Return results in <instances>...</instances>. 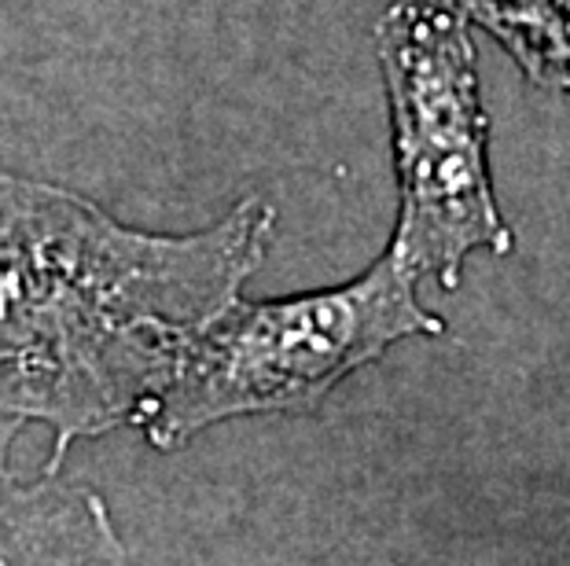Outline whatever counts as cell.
<instances>
[{
    "mask_svg": "<svg viewBox=\"0 0 570 566\" xmlns=\"http://www.w3.org/2000/svg\"><path fill=\"white\" fill-rule=\"evenodd\" d=\"M276 210L239 199L196 232H144L63 185L0 170V460L48 430L70 445L140 427L180 349L244 295Z\"/></svg>",
    "mask_w": 570,
    "mask_h": 566,
    "instance_id": "6da1fadb",
    "label": "cell"
},
{
    "mask_svg": "<svg viewBox=\"0 0 570 566\" xmlns=\"http://www.w3.org/2000/svg\"><path fill=\"white\" fill-rule=\"evenodd\" d=\"M375 52L397 173L386 250L416 280L456 291L475 250L515 247L493 191L475 41L453 0H394L375 22Z\"/></svg>",
    "mask_w": 570,
    "mask_h": 566,
    "instance_id": "3957f363",
    "label": "cell"
},
{
    "mask_svg": "<svg viewBox=\"0 0 570 566\" xmlns=\"http://www.w3.org/2000/svg\"><path fill=\"white\" fill-rule=\"evenodd\" d=\"M416 287V276L383 250L346 284L262 302L239 295L180 349L140 419L144 438L177 453L228 419L317 413L338 383L394 342L445 331Z\"/></svg>",
    "mask_w": 570,
    "mask_h": 566,
    "instance_id": "7a4b0ae2",
    "label": "cell"
},
{
    "mask_svg": "<svg viewBox=\"0 0 570 566\" xmlns=\"http://www.w3.org/2000/svg\"><path fill=\"white\" fill-rule=\"evenodd\" d=\"M0 566H137L107 500L63 475L0 460Z\"/></svg>",
    "mask_w": 570,
    "mask_h": 566,
    "instance_id": "277c9868",
    "label": "cell"
},
{
    "mask_svg": "<svg viewBox=\"0 0 570 566\" xmlns=\"http://www.w3.org/2000/svg\"><path fill=\"white\" fill-rule=\"evenodd\" d=\"M541 89L570 96V0H453Z\"/></svg>",
    "mask_w": 570,
    "mask_h": 566,
    "instance_id": "5b68a950",
    "label": "cell"
}]
</instances>
